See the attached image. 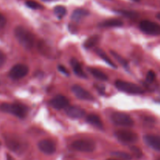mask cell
I'll return each mask as SVG.
<instances>
[{
    "mask_svg": "<svg viewBox=\"0 0 160 160\" xmlns=\"http://www.w3.org/2000/svg\"><path fill=\"white\" fill-rule=\"evenodd\" d=\"M145 142L150 148L160 152V136L156 134H147L145 136Z\"/></svg>",
    "mask_w": 160,
    "mask_h": 160,
    "instance_id": "14",
    "label": "cell"
},
{
    "mask_svg": "<svg viewBox=\"0 0 160 160\" xmlns=\"http://www.w3.org/2000/svg\"><path fill=\"white\" fill-rule=\"evenodd\" d=\"M114 156L121 159L123 160H131L132 159V156L129 154V153L124 152H113L112 153Z\"/></svg>",
    "mask_w": 160,
    "mask_h": 160,
    "instance_id": "23",
    "label": "cell"
},
{
    "mask_svg": "<svg viewBox=\"0 0 160 160\" xmlns=\"http://www.w3.org/2000/svg\"><path fill=\"white\" fill-rule=\"evenodd\" d=\"M0 110L20 119L24 118L28 112V107L20 103H2L0 105Z\"/></svg>",
    "mask_w": 160,
    "mask_h": 160,
    "instance_id": "3",
    "label": "cell"
},
{
    "mask_svg": "<svg viewBox=\"0 0 160 160\" xmlns=\"http://www.w3.org/2000/svg\"><path fill=\"white\" fill-rule=\"evenodd\" d=\"M132 1H134V2H139V1H140V0H132Z\"/></svg>",
    "mask_w": 160,
    "mask_h": 160,
    "instance_id": "33",
    "label": "cell"
},
{
    "mask_svg": "<svg viewBox=\"0 0 160 160\" xmlns=\"http://www.w3.org/2000/svg\"><path fill=\"white\" fill-rule=\"evenodd\" d=\"M5 142L7 148L16 154H23L28 148V144L15 135H8L5 137Z\"/></svg>",
    "mask_w": 160,
    "mask_h": 160,
    "instance_id": "2",
    "label": "cell"
},
{
    "mask_svg": "<svg viewBox=\"0 0 160 160\" xmlns=\"http://www.w3.org/2000/svg\"><path fill=\"white\" fill-rule=\"evenodd\" d=\"M66 114L70 118L80 119L85 115V110L81 107L76 106H69L65 109Z\"/></svg>",
    "mask_w": 160,
    "mask_h": 160,
    "instance_id": "13",
    "label": "cell"
},
{
    "mask_svg": "<svg viewBox=\"0 0 160 160\" xmlns=\"http://www.w3.org/2000/svg\"><path fill=\"white\" fill-rule=\"evenodd\" d=\"M86 120H87L88 123H90L92 126L95 127V128H100V129L103 128L102 121L101 118L96 114H89V115H88Z\"/></svg>",
    "mask_w": 160,
    "mask_h": 160,
    "instance_id": "15",
    "label": "cell"
},
{
    "mask_svg": "<svg viewBox=\"0 0 160 160\" xmlns=\"http://www.w3.org/2000/svg\"><path fill=\"white\" fill-rule=\"evenodd\" d=\"M6 61V56L2 51L0 50V67H2Z\"/></svg>",
    "mask_w": 160,
    "mask_h": 160,
    "instance_id": "28",
    "label": "cell"
},
{
    "mask_svg": "<svg viewBox=\"0 0 160 160\" xmlns=\"http://www.w3.org/2000/svg\"><path fill=\"white\" fill-rule=\"evenodd\" d=\"M6 19L2 13H0V28H3L6 25Z\"/></svg>",
    "mask_w": 160,
    "mask_h": 160,
    "instance_id": "30",
    "label": "cell"
},
{
    "mask_svg": "<svg viewBox=\"0 0 160 160\" xmlns=\"http://www.w3.org/2000/svg\"><path fill=\"white\" fill-rule=\"evenodd\" d=\"M110 53H111V55H112V56H113V57L115 58L117 61H118L119 63H120L122 66H123V67H128V62H127V60L124 59V58L122 57L120 54H118V53L116 52H114V51H111Z\"/></svg>",
    "mask_w": 160,
    "mask_h": 160,
    "instance_id": "24",
    "label": "cell"
},
{
    "mask_svg": "<svg viewBox=\"0 0 160 160\" xmlns=\"http://www.w3.org/2000/svg\"><path fill=\"white\" fill-rule=\"evenodd\" d=\"M119 12H120L121 14H123L125 17H128L129 18H134L138 16V14L136 12H132V11H126V10H120L119 11Z\"/></svg>",
    "mask_w": 160,
    "mask_h": 160,
    "instance_id": "26",
    "label": "cell"
},
{
    "mask_svg": "<svg viewBox=\"0 0 160 160\" xmlns=\"http://www.w3.org/2000/svg\"><path fill=\"white\" fill-rule=\"evenodd\" d=\"M50 105L52 107H53L56 109H66L70 105V101L67 97L63 96V95H56V97L52 98L50 101Z\"/></svg>",
    "mask_w": 160,
    "mask_h": 160,
    "instance_id": "12",
    "label": "cell"
},
{
    "mask_svg": "<svg viewBox=\"0 0 160 160\" xmlns=\"http://www.w3.org/2000/svg\"><path fill=\"white\" fill-rule=\"evenodd\" d=\"M14 35L19 43L26 49L30 50L34 47L35 38L32 33L27 28L18 26L14 30Z\"/></svg>",
    "mask_w": 160,
    "mask_h": 160,
    "instance_id": "1",
    "label": "cell"
},
{
    "mask_svg": "<svg viewBox=\"0 0 160 160\" xmlns=\"http://www.w3.org/2000/svg\"><path fill=\"white\" fill-rule=\"evenodd\" d=\"M95 142L88 139H79L71 144V148L73 150L81 152H92L95 151Z\"/></svg>",
    "mask_w": 160,
    "mask_h": 160,
    "instance_id": "6",
    "label": "cell"
},
{
    "mask_svg": "<svg viewBox=\"0 0 160 160\" xmlns=\"http://www.w3.org/2000/svg\"><path fill=\"white\" fill-rule=\"evenodd\" d=\"M29 68L24 64H17L9 70V76L12 80H19L28 75Z\"/></svg>",
    "mask_w": 160,
    "mask_h": 160,
    "instance_id": "9",
    "label": "cell"
},
{
    "mask_svg": "<svg viewBox=\"0 0 160 160\" xmlns=\"http://www.w3.org/2000/svg\"><path fill=\"white\" fill-rule=\"evenodd\" d=\"M72 92L74 94L75 96L81 100H84V101H89V102H93L95 101V97L88 92L84 88L81 86L78 85H73L72 87Z\"/></svg>",
    "mask_w": 160,
    "mask_h": 160,
    "instance_id": "10",
    "label": "cell"
},
{
    "mask_svg": "<svg viewBox=\"0 0 160 160\" xmlns=\"http://www.w3.org/2000/svg\"><path fill=\"white\" fill-rule=\"evenodd\" d=\"M0 145H1V143H0Z\"/></svg>",
    "mask_w": 160,
    "mask_h": 160,
    "instance_id": "35",
    "label": "cell"
},
{
    "mask_svg": "<svg viewBox=\"0 0 160 160\" xmlns=\"http://www.w3.org/2000/svg\"><path fill=\"white\" fill-rule=\"evenodd\" d=\"M26 6L28 7L31 8V9H42V6L39 4L38 2H34V1H28L26 2Z\"/></svg>",
    "mask_w": 160,
    "mask_h": 160,
    "instance_id": "25",
    "label": "cell"
},
{
    "mask_svg": "<svg viewBox=\"0 0 160 160\" xmlns=\"http://www.w3.org/2000/svg\"><path fill=\"white\" fill-rule=\"evenodd\" d=\"M71 66L72 68H73V72L75 73V74L77 76L80 77V78H87V75L85 74V73L83 70L82 67L80 64V62L77 60L76 59H71Z\"/></svg>",
    "mask_w": 160,
    "mask_h": 160,
    "instance_id": "16",
    "label": "cell"
},
{
    "mask_svg": "<svg viewBox=\"0 0 160 160\" xmlns=\"http://www.w3.org/2000/svg\"><path fill=\"white\" fill-rule=\"evenodd\" d=\"M95 52H96V53L98 54V56H99L102 59H103V60H104L106 63L109 64L110 67H112L113 68H116V67H117V65H116V64L112 62V59H111L110 58L107 56V54H106V53L102 49H101V48H97L96 51Z\"/></svg>",
    "mask_w": 160,
    "mask_h": 160,
    "instance_id": "19",
    "label": "cell"
},
{
    "mask_svg": "<svg viewBox=\"0 0 160 160\" xmlns=\"http://www.w3.org/2000/svg\"><path fill=\"white\" fill-rule=\"evenodd\" d=\"M107 160H117V159H107Z\"/></svg>",
    "mask_w": 160,
    "mask_h": 160,
    "instance_id": "34",
    "label": "cell"
},
{
    "mask_svg": "<svg viewBox=\"0 0 160 160\" xmlns=\"http://www.w3.org/2000/svg\"><path fill=\"white\" fill-rule=\"evenodd\" d=\"M155 78H156V73H155V72L152 71V70H149L148 72V73H147L146 76L147 81H149V82H152L155 80Z\"/></svg>",
    "mask_w": 160,
    "mask_h": 160,
    "instance_id": "27",
    "label": "cell"
},
{
    "mask_svg": "<svg viewBox=\"0 0 160 160\" xmlns=\"http://www.w3.org/2000/svg\"><path fill=\"white\" fill-rule=\"evenodd\" d=\"M89 72L91 73V74L93 77H95L97 79L100 80V81H107L108 80V76L105 73H103L102 71H101L100 70L96 68H90L89 69Z\"/></svg>",
    "mask_w": 160,
    "mask_h": 160,
    "instance_id": "20",
    "label": "cell"
},
{
    "mask_svg": "<svg viewBox=\"0 0 160 160\" xmlns=\"http://www.w3.org/2000/svg\"><path fill=\"white\" fill-rule=\"evenodd\" d=\"M58 69H59V70L62 73H64V74H65V75H68V76H69V73H69L68 70H67V69L66 68V67H64V66L59 65V67H58Z\"/></svg>",
    "mask_w": 160,
    "mask_h": 160,
    "instance_id": "29",
    "label": "cell"
},
{
    "mask_svg": "<svg viewBox=\"0 0 160 160\" xmlns=\"http://www.w3.org/2000/svg\"><path fill=\"white\" fill-rule=\"evenodd\" d=\"M45 2H54V1H57V0H43Z\"/></svg>",
    "mask_w": 160,
    "mask_h": 160,
    "instance_id": "32",
    "label": "cell"
},
{
    "mask_svg": "<svg viewBox=\"0 0 160 160\" xmlns=\"http://www.w3.org/2000/svg\"><path fill=\"white\" fill-rule=\"evenodd\" d=\"M111 120L114 124L117 126L131 128L134 126V120L131 116L122 112H113L111 116Z\"/></svg>",
    "mask_w": 160,
    "mask_h": 160,
    "instance_id": "5",
    "label": "cell"
},
{
    "mask_svg": "<svg viewBox=\"0 0 160 160\" xmlns=\"http://www.w3.org/2000/svg\"><path fill=\"white\" fill-rule=\"evenodd\" d=\"M115 86L118 90L131 95H142L144 90L138 84L124 81H117Z\"/></svg>",
    "mask_w": 160,
    "mask_h": 160,
    "instance_id": "4",
    "label": "cell"
},
{
    "mask_svg": "<svg viewBox=\"0 0 160 160\" xmlns=\"http://www.w3.org/2000/svg\"><path fill=\"white\" fill-rule=\"evenodd\" d=\"M100 40L99 36L98 35H95V36H92V37L89 38L88 40H86L84 43V46L85 48H92L93 47H95L97 44L98 43Z\"/></svg>",
    "mask_w": 160,
    "mask_h": 160,
    "instance_id": "21",
    "label": "cell"
},
{
    "mask_svg": "<svg viewBox=\"0 0 160 160\" xmlns=\"http://www.w3.org/2000/svg\"><path fill=\"white\" fill-rule=\"evenodd\" d=\"M88 15V11L84 9H75L73 12L71 16L72 20H74V21H80L81 20H82L83 18H84L85 17Z\"/></svg>",
    "mask_w": 160,
    "mask_h": 160,
    "instance_id": "18",
    "label": "cell"
},
{
    "mask_svg": "<svg viewBox=\"0 0 160 160\" xmlns=\"http://www.w3.org/2000/svg\"><path fill=\"white\" fill-rule=\"evenodd\" d=\"M142 32L150 35H160V25L150 20H142L139 24Z\"/></svg>",
    "mask_w": 160,
    "mask_h": 160,
    "instance_id": "8",
    "label": "cell"
},
{
    "mask_svg": "<svg viewBox=\"0 0 160 160\" xmlns=\"http://www.w3.org/2000/svg\"><path fill=\"white\" fill-rule=\"evenodd\" d=\"M123 25V21L119 19H109V20H104L99 23V26L102 27V28H117V27H121Z\"/></svg>",
    "mask_w": 160,
    "mask_h": 160,
    "instance_id": "17",
    "label": "cell"
},
{
    "mask_svg": "<svg viewBox=\"0 0 160 160\" xmlns=\"http://www.w3.org/2000/svg\"><path fill=\"white\" fill-rule=\"evenodd\" d=\"M39 150L44 154L52 155L55 153L56 150V146L54 142L49 139H43L40 141L38 144Z\"/></svg>",
    "mask_w": 160,
    "mask_h": 160,
    "instance_id": "11",
    "label": "cell"
},
{
    "mask_svg": "<svg viewBox=\"0 0 160 160\" xmlns=\"http://www.w3.org/2000/svg\"><path fill=\"white\" fill-rule=\"evenodd\" d=\"M54 12L58 18L61 19L67 13V9L62 6H57L54 8Z\"/></svg>",
    "mask_w": 160,
    "mask_h": 160,
    "instance_id": "22",
    "label": "cell"
},
{
    "mask_svg": "<svg viewBox=\"0 0 160 160\" xmlns=\"http://www.w3.org/2000/svg\"><path fill=\"white\" fill-rule=\"evenodd\" d=\"M116 138L124 144L134 143L138 140V135L129 130H117L114 133Z\"/></svg>",
    "mask_w": 160,
    "mask_h": 160,
    "instance_id": "7",
    "label": "cell"
},
{
    "mask_svg": "<svg viewBox=\"0 0 160 160\" xmlns=\"http://www.w3.org/2000/svg\"><path fill=\"white\" fill-rule=\"evenodd\" d=\"M156 18H157L159 20H160V12L156 14Z\"/></svg>",
    "mask_w": 160,
    "mask_h": 160,
    "instance_id": "31",
    "label": "cell"
}]
</instances>
